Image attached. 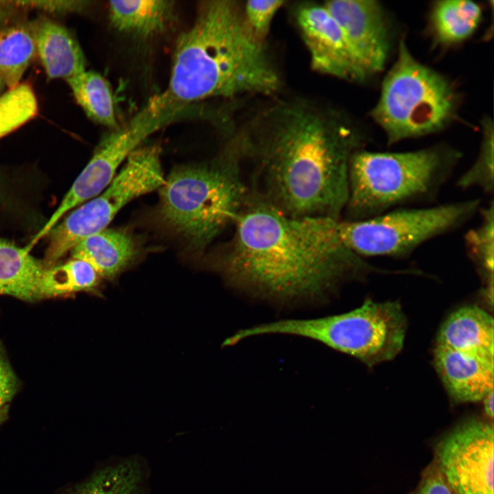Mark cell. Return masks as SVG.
<instances>
[{
    "mask_svg": "<svg viewBox=\"0 0 494 494\" xmlns=\"http://www.w3.org/2000/svg\"><path fill=\"white\" fill-rule=\"evenodd\" d=\"M100 277L86 262L72 259L45 267L36 291V301L82 292L95 291Z\"/></svg>",
    "mask_w": 494,
    "mask_h": 494,
    "instance_id": "21",
    "label": "cell"
},
{
    "mask_svg": "<svg viewBox=\"0 0 494 494\" xmlns=\"http://www.w3.org/2000/svg\"><path fill=\"white\" fill-rule=\"evenodd\" d=\"M245 155L239 132L211 161L176 167L160 187L161 222L196 251L233 224L250 193L242 176Z\"/></svg>",
    "mask_w": 494,
    "mask_h": 494,
    "instance_id": "4",
    "label": "cell"
},
{
    "mask_svg": "<svg viewBox=\"0 0 494 494\" xmlns=\"http://www.w3.org/2000/svg\"><path fill=\"white\" fill-rule=\"evenodd\" d=\"M34 34L36 51L49 78L67 80L86 71L82 49L65 27L44 21Z\"/></svg>",
    "mask_w": 494,
    "mask_h": 494,
    "instance_id": "17",
    "label": "cell"
},
{
    "mask_svg": "<svg viewBox=\"0 0 494 494\" xmlns=\"http://www.w3.org/2000/svg\"><path fill=\"white\" fill-rule=\"evenodd\" d=\"M406 319L398 302L366 299L343 314L311 319L281 320L242 329L244 339L266 334L297 336L318 341L371 367L402 349Z\"/></svg>",
    "mask_w": 494,
    "mask_h": 494,
    "instance_id": "7",
    "label": "cell"
},
{
    "mask_svg": "<svg viewBox=\"0 0 494 494\" xmlns=\"http://www.w3.org/2000/svg\"><path fill=\"white\" fill-rule=\"evenodd\" d=\"M38 102L32 87L19 84L0 96V139L33 119Z\"/></svg>",
    "mask_w": 494,
    "mask_h": 494,
    "instance_id": "26",
    "label": "cell"
},
{
    "mask_svg": "<svg viewBox=\"0 0 494 494\" xmlns=\"http://www.w3.org/2000/svg\"><path fill=\"white\" fill-rule=\"evenodd\" d=\"M174 1L163 0L111 1L109 19L117 31L139 37L163 32L174 16Z\"/></svg>",
    "mask_w": 494,
    "mask_h": 494,
    "instance_id": "18",
    "label": "cell"
},
{
    "mask_svg": "<svg viewBox=\"0 0 494 494\" xmlns=\"http://www.w3.org/2000/svg\"><path fill=\"white\" fill-rule=\"evenodd\" d=\"M493 425L467 421L438 443L436 467L453 494H493Z\"/></svg>",
    "mask_w": 494,
    "mask_h": 494,
    "instance_id": "11",
    "label": "cell"
},
{
    "mask_svg": "<svg viewBox=\"0 0 494 494\" xmlns=\"http://www.w3.org/2000/svg\"><path fill=\"white\" fill-rule=\"evenodd\" d=\"M324 5L339 24L368 75L381 71L389 52V38L379 3L372 0H333Z\"/></svg>",
    "mask_w": 494,
    "mask_h": 494,
    "instance_id": "13",
    "label": "cell"
},
{
    "mask_svg": "<svg viewBox=\"0 0 494 494\" xmlns=\"http://www.w3.org/2000/svg\"><path fill=\"white\" fill-rule=\"evenodd\" d=\"M485 414L490 418L493 417V390L489 392L482 400Z\"/></svg>",
    "mask_w": 494,
    "mask_h": 494,
    "instance_id": "32",
    "label": "cell"
},
{
    "mask_svg": "<svg viewBox=\"0 0 494 494\" xmlns=\"http://www.w3.org/2000/svg\"><path fill=\"white\" fill-rule=\"evenodd\" d=\"M336 220L286 215L250 191L214 268L233 287L285 302L322 298L342 282L384 272L343 244Z\"/></svg>",
    "mask_w": 494,
    "mask_h": 494,
    "instance_id": "2",
    "label": "cell"
},
{
    "mask_svg": "<svg viewBox=\"0 0 494 494\" xmlns=\"http://www.w3.org/2000/svg\"><path fill=\"white\" fill-rule=\"evenodd\" d=\"M77 103L92 121L117 128L113 95L107 81L93 71L67 80Z\"/></svg>",
    "mask_w": 494,
    "mask_h": 494,
    "instance_id": "23",
    "label": "cell"
},
{
    "mask_svg": "<svg viewBox=\"0 0 494 494\" xmlns=\"http://www.w3.org/2000/svg\"><path fill=\"white\" fill-rule=\"evenodd\" d=\"M295 17L314 71L355 82L368 76L324 4L302 3L296 8Z\"/></svg>",
    "mask_w": 494,
    "mask_h": 494,
    "instance_id": "12",
    "label": "cell"
},
{
    "mask_svg": "<svg viewBox=\"0 0 494 494\" xmlns=\"http://www.w3.org/2000/svg\"><path fill=\"white\" fill-rule=\"evenodd\" d=\"M285 3L280 0L248 1L243 6L244 19L253 34L264 41L273 18Z\"/></svg>",
    "mask_w": 494,
    "mask_h": 494,
    "instance_id": "28",
    "label": "cell"
},
{
    "mask_svg": "<svg viewBox=\"0 0 494 494\" xmlns=\"http://www.w3.org/2000/svg\"><path fill=\"white\" fill-rule=\"evenodd\" d=\"M436 345L494 360L493 318L478 307H461L442 325Z\"/></svg>",
    "mask_w": 494,
    "mask_h": 494,
    "instance_id": "15",
    "label": "cell"
},
{
    "mask_svg": "<svg viewBox=\"0 0 494 494\" xmlns=\"http://www.w3.org/2000/svg\"><path fill=\"white\" fill-rule=\"evenodd\" d=\"M19 388V379L0 342V408L9 405Z\"/></svg>",
    "mask_w": 494,
    "mask_h": 494,
    "instance_id": "29",
    "label": "cell"
},
{
    "mask_svg": "<svg viewBox=\"0 0 494 494\" xmlns=\"http://www.w3.org/2000/svg\"><path fill=\"white\" fill-rule=\"evenodd\" d=\"M36 51L35 34L29 28L0 26V75L9 89L21 84Z\"/></svg>",
    "mask_w": 494,
    "mask_h": 494,
    "instance_id": "22",
    "label": "cell"
},
{
    "mask_svg": "<svg viewBox=\"0 0 494 494\" xmlns=\"http://www.w3.org/2000/svg\"><path fill=\"white\" fill-rule=\"evenodd\" d=\"M281 77L265 42L235 1L200 2L192 26L178 37L166 101L178 107L209 97L272 95Z\"/></svg>",
    "mask_w": 494,
    "mask_h": 494,
    "instance_id": "3",
    "label": "cell"
},
{
    "mask_svg": "<svg viewBox=\"0 0 494 494\" xmlns=\"http://www.w3.org/2000/svg\"><path fill=\"white\" fill-rule=\"evenodd\" d=\"M458 104L451 82L419 62L401 40L371 115L392 145L444 129L455 119Z\"/></svg>",
    "mask_w": 494,
    "mask_h": 494,
    "instance_id": "6",
    "label": "cell"
},
{
    "mask_svg": "<svg viewBox=\"0 0 494 494\" xmlns=\"http://www.w3.org/2000/svg\"><path fill=\"white\" fill-rule=\"evenodd\" d=\"M434 353L436 369L456 402L480 401L493 390L494 360L438 345Z\"/></svg>",
    "mask_w": 494,
    "mask_h": 494,
    "instance_id": "14",
    "label": "cell"
},
{
    "mask_svg": "<svg viewBox=\"0 0 494 494\" xmlns=\"http://www.w3.org/2000/svg\"><path fill=\"white\" fill-rule=\"evenodd\" d=\"M482 18L480 6L467 0L437 1L430 15V27L435 40L451 45L469 38L477 29Z\"/></svg>",
    "mask_w": 494,
    "mask_h": 494,
    "instance_id": "20",
    "label": "cell"
},
{
    "mask_svg": "<svg viewBox=\"0 0 494 494\" xmlns=\"http://www.w3.org/2000/svg\"><path fill=\"white\" fill-rule=\"evenodd\" d=\"M180 110L167 104L161 94L154 96L125 126L102 137L91 160L30 244L34 246L48 235L69 210L102 192L129 154L148 136L177 117Z\"/></svg>",
    "mask_w": 494,
    "mask_h": 494,
    "instance_id": "10",
    "label": "cell"
},
{
    "mask_svg": "<svg viewBox=\"0 0 494 494\" xmlns=\"http://www.w3.org/2000/svg\"><path fill=\"white\" fill-rule=\"evenodd\" d=\"M6 86L5 82L3 81V78L0 75V96L3 94V90L5 87Z\"/></svg>",
    "mask_w": 494,
    "mask_h": 494,
    "instance_id": "34",
    "label": "cell"
},
{
    "mask_svg": "<svg viewBox=\"0 0 494 494\" xmlns=\"http://www.w3.org/2000/svg\"><path fill=\"white\" fill-rule=\"evenodd\" d=\"M164 182L159 145L137 147L102 192L73 210L50 231L44 266H54L81 240L106 228L126 204L160 188Z\"/></svg>",
    "mask_w": 494,
    "mask_h": 494,
    "instance_id": "9",
    "label": "cell"
},
{
    "mask_svg": "<svg viewBox=\"0 0 494 494\" xmlns=\"http://www.w3.org/2000/svg\"><path fill=\"white\" fill-rule=\"evenodd\" d=\"M461 158L443 145L404 152L357 150L349 165L346 220H361L434 198Z\"/></svg>",
    "mask_w": 494,
    "mask_h": 494,
    "instance_id": "5",
    "label": "cell"
},
{
    "mask_svg": "<svg viewBox=\"0 0 494 494\" xmlns=\"http://www.w3.org/2000/svg\"><path fill=\"white\" fill-rule=\"evenodd\" d=\"M45 268L25 247L0 238V295L35 301L36 287Z\"/></svg>",
    "mask_w": 494,
    "mask_h": 494,
    "instance_id": "19",
    "label": "cell"
},
{
    "mask_svg": "<svg viewBox=\"0 0 494 494\" xmlns=\"http://www.w3.org/2000/svg\"><path fill=\"white\" fill-rule=\"evenodd\" d=\"M482 132V140L478 158L459 177L456 186L462 189L478 187L484 193H492L494 187V137L493 123L489 118L483 121Z\"/></svg>",
    "mask_w": 494,
    "mask_h": 494,
    "instance_id": "27",
    "label": "cell"
},
{
    "mask_svg": "<svg viewBox=\"0 0 494 494\" xmlns=\"http://www.w3.org/2000/svg\"><path fill=\"white\" fill-rule=\"evenodd\" d=\"M239 132L256 167L253 193L292 217L340 219L349 161L363 143L342 115L304 99L279 100Z\"/></svg>",
    "mask_w": 494,
    "mask_h": 494,
    "instance_id": "1",
    "label": "cell"
},
{
    "mask_svg": "<svg viewBox=\"0 0 494 494\" xmlns=\"http://www.w3.org/2000/svg\"><path fill=\"white\" fill-rule=\"evenodd\" d=\"M9 405L0 408V425L5 422L8 417Z\"/></svg>",
    "mask_w": 494,
    "mask_h": 494,
    "instance_id": "33",
    "label": "cell"
},
{
    "mask_svg": "<svg viewBox=\"0 0 494 494\" xmlns=\"http://www.w3.org/2000/svg\"><path fill=\"white\" fill-rule=\"evenodd\" d=\"M21 8H34L51 14H63L81 12L91 3L82 0L17 1Z\"/></svg>",
    "mask_w": 494,
    "mask_h": 494,
    "instance_id": "30",
    "label": "cell"
},
{
    "mask_svg": "<svg viewBox=\"0 0 494 494\" xmlns=\"http://www.w3.org/2000/svg\"><path fill=\"white\" fill-rule=\"evenodd\" d=\"M71 252L73 259L89 263L100 278L113 280L132 263L137 246L127 232L106 228L81 240Z\"/></svg>",
    "mask_w": 494,
    "mask_h": 494,
    "instance_id": "16",
    "label": "cell"
},
{
    "mask_svg": "<svg viewBox=\"0 0 494 494\" xmlns=\"http://www.w3.org/2000/svg\"><path fill=\"white\" fill-rule=\"evenodd\" d=\"M417 494H453L437 467L430 469L421 482Z\"/></svg>",
    "mask_w": 494,
    "mask_h": 494,
    "instance_id": "31",
    "label": "cell"
},
{
    "mask_svg": "<svg viewBox=\"0 0 494 494\" xmlns=\"http://www.w3.org/2000/svg\"><path fill=\"white\" fill-rule=\"evenodd\" d=\"M480 209L478 199L427 208H397L361 220H336L343 244L357 255L406 257L423 243L454 231Z\"/></svg>",
    "mask_w": 494,
    "mask_h": 494,
    "instance_id": "8",
    "label": "cell"
},
{
    "mask_svg": "<svg viewBox=\"0 0 494 494\" xmlns=\"http://www.w3.org/2000/svg\"><path fill=\"white\" fill-rule=\"evenodd\" d=\"M481 222L464 235L467 253L493 291L494 268V207L491 200L480 209Z\"/></svg>",
    "mask_w": 494,
    "mask_h": 494,
    "instance_id": "25",
    "label": "cell"
},
{
    "mask_svg": "<svg viewBox=\"0 0 494 494\" xmlns=\"http://www.w3.org/2000/svg\"><path fill=\"white\" fill-rule=\"evenodd\" d=\"M141 472L138 460L130 458L97 471L69 494H139Z\"/></svg>",
    "mask_w": 494,
    "mask_h": 494,
    "instance_id": "24",
    "label": "cell"
}]
</instances>
